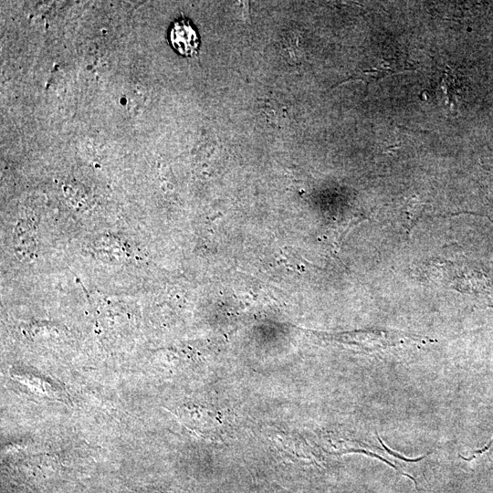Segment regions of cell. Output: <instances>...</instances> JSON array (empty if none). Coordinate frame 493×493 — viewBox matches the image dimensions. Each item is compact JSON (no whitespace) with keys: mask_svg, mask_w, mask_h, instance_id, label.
<instances>
[{"mask_svg":"<svg viewBox=\"0 0 493 493\" xmlns=\"http://www.w3.org/2000/svg\"><path fill=\"white\" fill-rule=\"evenodd\" d=\"M169 38L172 47L180 55L191 58L197 54L200 39L188 19L176 20L170 29Z\"/></svg>","mask_w":493,"mask_h":493,"instance_id":"6da1fadb","label":"cell"},{"mask_svg":"<svg viewBox=\"0 0 493 493\" xmlns=\"http://www.w3.org/2000/svg\"><path fill=\"white\" fill-rule=\"evenodd\" d=\"M35 223L20 221L14 233V246L17 257L21 260L31 259L37 249Z\"/></svg>","mask_w":493,"mask_h":493,"instance_id":"7a4b0ae2","label":"cell"},{"mask_svg":"<svg viewBox=\"0 0 493 493\" xmlns=\"http://www.w3.org/2000/svg\"><path fill=\"white\" fill-rule=\"evenodd\" d=\"M403 70H407V68L398 65L393 59H386L381 62L376 68L362 71L355 79L366 80L367 83L378 80L385 76L395 74Z\"/></svg>","mask_w":493,"mask_h":493,"instance_id":"3957f363","label":"cell"},{"mask_svg":"<svg viewBox=\"0 0 493 493\" xmlns=\"http://www.w3.org/2000/svg\"><path fill=\"white\" fill-rule=\"evenodd\" d=\"M493 447V440H491L485 447L476 452V455L482 454L488 450L489 448Z\"/></svg>","mask_w":493,"mask_h":493,"instance_id":"277c9868","label":"cell"}]
</instances>
